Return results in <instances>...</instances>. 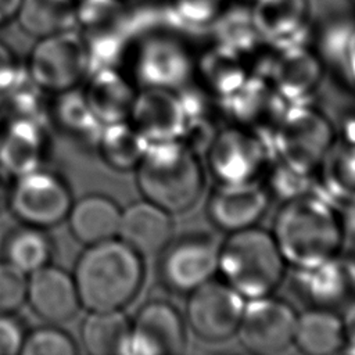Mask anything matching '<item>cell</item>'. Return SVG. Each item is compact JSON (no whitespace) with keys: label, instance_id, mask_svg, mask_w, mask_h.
<instances>
[{"label":"cell","instance_id":"20","mask_svg":"<svg viewBox=\"0 0 355 355\" xmlns=\"http://www.w3.org/2000/svg\"><path fill=\"white\" fill-rule=\"evenodd\" d=\"M49 123L78 146L96 150L103 123L89 107L83 92L73 87L53 94L49 105Z\"/></svg>","mask_w":355,"mask_h":355},{"label":"cell","instance_id":"21","mask_svg":"<svg viewBox=\"0 0 355 355\" xmlns=\"http://www.w3.org/2000/svg\"><path fill=\"white\" fill-rule=\"evenodd\" d=\"M82 92L103 125L128 121L136 97L130 82L116 68H103L87 73Z\"/></svg>","mask_w":355,"mask_h":355},{"label":"cell","instance_id":"4","mask_svg":"<svg viewBox=\"0 0 355 355\" xmlns=\"http://www.w3.org/2000/svg\"><path fill=\"white\" fill-rule=\"evenodd\" d=\"M287 263L272 233L257 226L229 233L219 245L218 272L244 300L273 294Z\"/></svg>","mask_w":355,"mask_h":355},{"label":"cell","instance_id":"8","mask_svg":"<svg viewBox=\"0 0 355 355\" xmlns=\"http://www.w3.org/2000/svg\"><path fill=\"white\" fill-rule=\"evenodd\" d=\"M245 300L223 280L211 279L189 293L186 318L204 341L218 343L236 334Z\"/></svg>","mask_w":355,"mask_h":355},{"label":"cell","instance_id":"27","mask_svg":"<svg viewBox=\"0 0 355 355\" xmlns=\"http://www.w3.org/2000/svg\"><path fill=\"white\" fill-rule=\"evenodd\" d=\"M147 146L129 121H121L103 126L96 151L107 166L125 172L137 166Z\"/></svg>","mask_w":355,"mask_h":355},{"label":"cell","instance_id":"11","mask_svg":"<svg viewBox=\"0 0 355 355\" xmlns=\"http://www.w3.org/2000/svg\"><path fill=\"white\" fill-rule=\"evenodd\" d=\"M25 302L46 323L71 320L82 308L72 273L47 263L26 276Z\"/></svg>","mask_w":355,"mask_h":355},{"label":"cell","instance_id":"25","mask_svg":"<svg viewBox=\"0 0 355 355\" xmlns=\"http://www.w3.org/2000/svg\"><path fill=\"white\" fill-rule=\"evenodd\" d=\"M15 19L25 33L37 39L75 29V0H22Z\"/></svg>","mask_w":355,"mask_h":355},{"label":"cell","instance_id":"38","mask_svg":"<svg viewBox=\"0 0 355 355\" xmlns=\"http://www.w3.org/2000/svg\"><path fill=\"white\" fill-rule=\"evenodd\" d=\"M344 327V338L348 351L355 352V300L347 306L344 315L341 316Z\"/></svg>","mask_w":355,"mask_h":355},{"label":"cell","instance_id":"12","mask_svg":"<svg viewBox=\"0 0 355 355\" xmlns=\"http://www.w3.org/2000/svg\"><path fill=\"white\" fill-rule=\"evenodd\" d=\"M51 153L49 121L10 119L0 139V166L11 176L43 168Z\"/></svg>","mask_w":355,"mask_h":355},{"label":"cell","instance_id":"44","mask_svg":"<svg viewBox=\"0 0 355 355\" xmlns=\"http://www.w3.org/2000/svg\"><path fill=\"white\" fill-rule=\"evenodd\" d=\"M252 1H254V0H252Z\"/></svg>","mask_w":355,"mask_h":355},{"label":"cell","instance_id":"23","mask_svg":"<svg viewBox=\"0 0 355 355\" xmlns=\"http://www.w3.org/2000/svg\"><path fill=\"white\" fill-rule=\"evenodd\" d=\"M79 336L83 349L90 355H126L130 320L123 309L87 311Z\"/></svg>","mask_w":355,"mask_h":355},{"label":"cell","instance_id":"14","mask_svg":"<svg viewBox=\"0 0 355 355\" xmlns=\"http://www.w3.org/2000/svg\"><path fill=\"white\" fill-rule=\"evenodd\" d=\"M329 139L326 121L309 110H295L280 128L279 147L286 165L302 173L323 157Z\"/></svg>","mask_w":355,"mask_h":355},{"label":"cell","instance_id":"22","mask_svg":"<svg viewBox=\"0 0 355 355\" xmlns=\"http://www.w3.org/2000/svg\"><path fill=\"white\" fill-rule=\"evenodd\" d=\"M309 0H254L251 14L262 39L293 46L306 31Z\"/></svg>","mask_w":355,"mask_h":355},{"label":"cell","instance_id":"6","mask_svg":"<svg viewBox=\"0 0 355 355\" xmlns=\"http://www.w3.org/2000/svg\"><path fill=\"white\" fill-rule=\"evenodd\" d=\"M25 67L50 94L78 87L89 73L86 42L75 29L40 37Z\"/></svg>","mask_w":355,"mask_h":355},{"label":"cell","instance_id":"13","mask_svg":"<svg viewBox=\"0 0 355 355\" xmlns=\"http://www.w3.org/2000/svg\"><path fill=\"white\" fill-rule=\"evenodd\" d=\"M269 201V193L255 182L220 184L208 198L207 215L215 227L229 234L255 226Z\"/></svg>","mask_w":355,"mask_h":355},{"label":"cell","instance_id":"10","mask_svg":"<svg viewBox=\"0 0 355 355\" xmlns=\"http://www.w3.org/2000/svg\"><path fill=\"white\" fill-rule=\"evenodd\" d=\"M186 343L183 318L166 301L146 302L130 320L129 354L176 355L184 351Z\"/></svg>","mask_w":355,"mask_h":355},{"label":"cell","instance_id":"3","mask_svg":"<svg viewBox=\"0 0 355 355\" xmlns=\"http://www.w3.org/2000/svg\"><path fill=\"white\" fill-rule=\"evenodd\" d=\"M135 171L143 198L169 214L191 208L204 187V172L197 155L176 140L148 144Z\"/></svg>","mask_w":355,"mask_h":355},{"label":"cell","instance_id":"29","mask_svg":"<svg viewBox=\"0 0 355 355\" xmlns=\"http://www.w3.org/2000/svg\"><path fill=\"white\" fill-rule=\"evenodd\" d=\"M301 275V293L312 306L330 308L341 301L348 291L349 275L347 266L334 259L319 266L308 269H297Z\"/></svg>","mask_w":355,"mask_h":355},{"label":"cell","instance_id":"7","mask_svg":"<svg viewBox=\"0 0 355 355\" xmlns=\"http://www.w3.org/2000/svg\"><path fill=\"white\" fill-rule=\"evenodd\" d=\"M72 201L67 180L43 166L12 179L7 209L24 225L50 229L65 220Z\"/></svg>","mask_w":355,"mask_h":355},{"label":"cell","instance_id":"32","mask_svg":"<svg viewBox=\"0 0 355 355\" xmlns=\"http://www.w3.org/2000/svg\"><path fill=\"white\" fill-rule=\"evenodd\" d=\"M76 26L83 37H94L121 32L123 3L121 0H79L75 1Z\"/></svg>","mask_w":355,"mask_h":355},{"label":"cell","instance_id":"35","mask_svg":"<svg viewBox=\"0 0 355 355\" xmlns=\"http://www.w3.org/2000/svg\"><path fill=\"white\" fill-rule=\"evenodd\" d=\"M26 298V275L0 261V313H14Z\"/></svg>","mask_w":355,"mask_h":355},{"label":"cell","instance_id":"18","mask_svg":"<svg viewBox=\"0 0 355 355\" xmlns=\"http://www.w3.org/2000/svg\"><path fill=\"white\" fill-rule=\"evenodd\" d=\"M191 68L186 47L172 36L155 35L143 42L136 57V71L148 87H164L184 79Z\"/></svg>","mask_w":355,"mask_h":355},{"label":"cell","instance_id":"1","mask_svg":"<svg viewBox=\"0 0 355 355\" xmlns=\"http://www.w3.org/2000/svg\"><path fill=\"white\" fill-rule=\"evenodd\" d=\"M72 276L86 311L123 309L143 286V257L114 237L86 245L75 262Z\"/></svg>","mask_w":355,"mask_h":355},{"label":"cell","instance_id":"24","mask_svg":"<svg viewBox=\"0 0 355 355\" xmlns=\"http://www.w3.org/2000/svg\"><path fill=\"white\" fill-rule=\"evenodd\" d=\"M293 344L308 355H330L344 349L341 316L330 308L311 306L297 315Z\"/></svg>","mask_w":355,"mask_h":355},{"label":"cell","instance_id":"19","mask_svg":"<svg viewBox=\"0 0 355 355\" xmlns=\"http://www.w3.org/2000/svg\"><path fill=\"white\" fill-rule=\"evenodd\" d=\"M121 212L111 197L94 193L73 200L65 220L73 239L86 247L116 237Z\"/></svg>","mask_w":355,"mask_h":355},{"label":"cell","instance_id":"43","mask_svg":"<svg viewBox=\"0 0 355 355\" xmlns=\"http://www.w3.org/2000/svg\"><path fill=\"white\" fill-rule=\"evenodd\" d=\"M121 1H122V3H125V1H129V0H121Z\"/></svg>","mask_w":355,"mask_h":355},{"label":"cell","instance_id":"2","mask_svg":"<svg viewBox=\"0 0 355 355\" xmlns=\"http://www.w3.org/2000/svg\"><path fill=\"white\" fill-rule=\"evenodd\" d=\"M272 236L287 265L308 269L331 261L343 245V225L323 200L298 194L279 209Z\"/></svg>","mask_w":355,"mask_h":355},{"label":"cell","instance_id":"17","mask_svg":"<svg viewBox=\"0 0 355 355\" xmlns=\"http://www.w3.org/2000/svg\"><path fill=\"white\" fill-rule=\"evenodd\" d=\"M128 121L147 144L176 140L183 126L179 101L162 87H147L136 94Z\"/></svg>","mask_w":355,"mask_h":355},{"label":"cell","instance_id":"5","mask_svg":"<svg viewBox=\"0 0 355 355\" xmlns=\"http://www.w3.org/2000/svg\"><path fill=\"white\" fill-rule=\"evenodd\" d=\"M219 243L209 234L184 233L172 237L157 255V276L171 293L189 294L218 273Z\"/></svg>","mask_w":355,"mask_h":355},{"label":"cell","instance_id":"34","mask_svg":"<svg viewBox=\"0 0 355 355\" xmlns=\"http://www.w3.org/2000/svg\"><path fill=\"white\" fill-rule=\"evenodd\" d=\"M226 0H172L169 19L187 28L211 25L225 8Z\"/></svg>","mask_w":355,"mask_h":355},{"label":"cell","instance_id":"33","mask_svg":"<svg viewBox=\"0 0 355 355\" xmlns=\"http://www.w3.org/2000/svg\"><path fill=\"white\" fill-rule=\"evenodd\" d=\"M73 338L57 324L47 323L25 334L22 355H73L76 354Z\"/></svg>","mask_w":355,"mask_h":355},{"label":"cell","instance_id":"9","mask_svg":"<svg viewBox=\"0 0 355 355\" xmlns=\"http://www.w3.org/2000/svg\"><path fill=\"white\" fill-rule=\"evenodd\" d=\"M295 322L293 306L270 294L245 302L236 334L250 352L277 354L293 344Z\"/></svg>","mask_w":355,"mask_h":355},{"label":"cell","instance_id":"37","mask_svg":"<svg viewBox=\"0 0 355 355\" xmlns=\"http://www.w3.org/2000/svg\"><path fill=\"white\" fill-rule=\"evenodd\" d=\"M14 51L6 43L0 42V96L7 90L21 69Z\"/></svg>","mask_w":355,"mask_h":355},{"label":"cell","instance_id":"42","mask_svg":"<svg viewBox=\"0 0 355 355\" xmlns=\"http://www.w3.org/2000/svg\"><path fill=\"white\" fill-rule=\"evenodd\" d=\"M6 123H7V119H6L4 114H3V111L0 110V139H1V135H3V132H4Z\"/></svg>","mask_w":355,"mask_h":355},{"label":"cell","instance_id":"28","mask_svg":"<svg viewBox=\"0 0 355 355\" xmlns=\"http://www.w3.org/2000/svg\"><path fill=\"white\" fill-rule=\"evenodd\" d=\"M50 93L42 89L29 75L25 65L0 96V110L10 119L49 121Z\"/></svg>","mask_w":355,"mask_h":355},{"label":"cell","instance_id":"41","mask_svg":"<svg viewBox=\"0 0 355 355\" xmlns=\"http://www.w3.org/2000/svg\"><path fill=\"white\" fill-rule=\"evenodd\" d=\"M343 55H344L351 72L355 73V28L351 31V33L344 44Z\"/></svg>","mask_w":355,"mask_h":355},{"label":"cell","instance_id":"15","mask_svg":"<svg viewBox=\"0 0 355 355\" xmlns=\"http://www.w3.org/2000/svg\"><path fill=\"white\" fill-rule=\"evenodd\" d=\"M171 215L148 200L136 201L122 209L116 237L143 258L158 255L173 237Z\"/></svg>","mask_w":355,"mask_h":355},{"label":"cell","instance_id":"36","mask_svg":"<svg viewBox=\"0 0 355 355\" xmlns=\"http://www.w3.org/2000/svg\"><path fill=\"white\" fill-rule=\"evenodd\" d=\"M24 338V329L12 313H0V355L21 354Z\"/></svg>","mask_w":355,"mask_h":355},{"label":"cell","instance_id":"40","mask_svg":"<svg viewBox=\"0 0 355 355\" xmlns=\"http://www.w3.org/2000/svg\"><path fill=\"white\" fill-rule=\"evenodd\" d=\"M12 179L1 166H0V212L7 209L8 207V197L12 184Z\"/></svg>","mask_w":355,"mask_h":355},{"label":"cell","instance_id":"39","mask_svg":"<svg viewBox=\"0 0 355 355\" xmlns=\"http://www.w3.org/2000/svg\"><path fill=\"white\" fill-rule=\"evenodd\" d=\"M22 0H0V26L12 21L21 7Z\"/></svg>","mask_w":355,"mask_h":355},{"label":"cell","instance_id":"16","mask_svg":"<svg viewBox=\"0 0 355 355\" xmlns=\"http://www.w3.org/2000/svg\"><path fill=\"white\" fill-rule=\"evenodd\" d=\"M262 148L252 136L230 129L216 137L208 161L222 184H236L254 182L262 165Z\"/></svg>","mask_w":355,"mask_h":355},{"label":"cell","instance_id":"31","mask_svg":"<svg viewBox=\"0 0 355 355\" xmlns=\"http://www.w3.org/2000/svg\"><path fill=\"white\" fill-rule=\"evenodd\" d=\"M211 25L214 26L219 44L236 53L252 47L257 40L262 39L255 26L251 8L245 6H225Z\"/></svg>","mask_w":355,"mask_h":355},{"label":"cell","instance_id":"26","mask_svg":"<svg viewBox=\"0 0 355 355\" xmlns=\"http://www.w3.org/2000/svg\"><path fill=\"white\" fill-rule=\"evenodd\" d=\"M51 255V239L42 227L21 223L3 241V259L26 276L50 263Z\"/></svg>","mask_w":355,"mask_h":355},{"label":"cell","instance_id":"30","mask_svg":"<svg viewBox=\"0 0 355 355\" xmlns=\"http://www.w3.org/2000/svg\"><path fill=\"white\" fill-rule=\"evenodd\" d=\"M283 49L275 62V76L279 87L286 92H301L312 87L320 71L318 58L301 46L293 44Z\"/></svg>","mask_w":355,"mask_h":355}]
</instances>
